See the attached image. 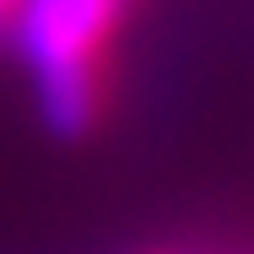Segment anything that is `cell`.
Masks as SVG:
<instances>
[{"instance_id": "cell-1", "label": "cell", "mask_w": 254, "mask_h": 254, "mask_svg": "<svg viewBox=\"0 0 254 254\" xmlns=\"http://www.w3.org/2000/svg\"><path fill=\"white\" fill-rule=\"evenodd\" d=\"M141 0H22L11 44L33 81L44 130L60 141L98 135L108 114V76Z\"/></svg>"}, {"instance_id": "cell-3", "label": "cell", "mask_w": 254, "mask_h": 254, "mask_svg": "<svg viewBox=\"0 0 254 254\" xmlns=\"http://www.w3.org/2000/svg\"><path fill=\"white\" fill-rule=\"evenodd\" d=\"M141 254H179V249H141Z\"/></svg>"}, {"instance_id": "cell-2", "label": "cell", "mask_w": 254, "mask_h": 254, "mask_svg": "<svg viewBox=\"0 0 254 254\" xmlns=\"http://www.w3.org/2000/svg\"><path fill=\"white\" fill-rule=\"evenodd\" d=\"M16 5H22V0H0V49L11 44V27H16Z\"/></svg>"}]
</instances>
